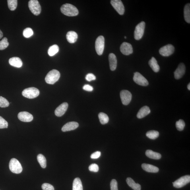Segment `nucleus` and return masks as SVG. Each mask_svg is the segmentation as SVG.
Listing matches in <instances>:
<instances>
[{
    "label": "nucleus",
    "mask_w": 190,
    "mask_h": 190,
    "mask_svg": "<svg viewBox=\"0 0 190 190\" xmlns=\"http://www.w3.org/2000/svg\"><path fill=\"white\" fill-rule=\"evenodd\" d=\"M190 182V176L189 175H185L177 179L173 183V187L177 188L182 187L189 183Z\"/></svg>",
    "instance_id": "8"
},
{
    "label": "nucleus",
    "mask_w": 190,
    "mask_h": 190,
    "mask_svg": "<svg viewBox=\"0 0 190 190\" xmlns=\"http://www.w3.org/2000/svg\"><path fill=\"white\" fill-rule=\"evenodd\" d=\"M126 181H127V183L129 186L131 187L134 190H141V185L139 184L136 183L133 179L130 177H128Z\"/></svg>",
    "instance_id": "25"
},
{
    "label": "nucleus",
    "mask_w": 190,
    "mask_h": 190,
    "mask_svg": "<svg viewBox=\"0 0 190 190\" xmlns=\"http://www.w3.org/2000/svg\"><path fill=\"white\" fill-rule=\"evenodd\" d=\"M105 46V39L103 36H99L95 43V48L97 54L99 55H102L104 51Z\"/></svg>",
    "instance_id": "7"
},
{
    "label": "nucleus",
    "mask_w": 190,
    "mask_h": 190,
    "mask_svg": "<svg viewBox=\"0 0 190 190\" xmlns=\"http://www.w3.org/2000/svg\"><path fill=\"white\" fill-rule=\"evenodd\" d=\"M100 122L102 124L104 125L108 123L109 118L106 114L103 112H100L98 115Z\"/></svg>",
    "instance_id": "30"
},
{
    "label": "nucleus",
    "mask_w": 190,
    "mask_h": 190,
    "mask_svg": "<svg viewBox=\"0 0 190 190\" xmlns=\"http://www.w3.org/2000/svg\"><path fill=\"white\" fill-rule=\"evenodd\" d=\"M146 155L148 158L154 160H159L161 158V155L159 153L152 151V150H146Z\"/></svg>",
    "instance_id": "24"
},
{
    "label": "nucleus",
    "mask_w": 190,
    "mask_h": 190,
    "mask_svg": "<svg viewBox=\"0 0 190 190\" xmlns=\"http://www.w3.org/2000/svg\"><path fill=\"white\" fill-rule=\"evenodd\" d=\"M68 106H69V104L67 103H62L56 109L55 111V115L58 117L63 116L66 112Z\"/></svg>",
    "instance_id": "14"
},
{
    "label": "nucleus",
    "mask_w": 190,
    "mask_h": 190,
    "mask_svg": "<svg viewBox=\"0 0 190 190\" xmlns=\"http://www.w3.org/2000/svg\"><path fill=\"white\" fill-rule=\"evenodd\" d=\"M18 118L20 120L25 122H29L33 119V116L30 113L26 111L21 112L18 113Z\"/></svg>",
    "instance_id": "15"
},
{
    "label": "nucleus",
    "mask_w": 190,
    "mask_h": 190,
    "mask_svg": "<svg viewBox=\"0 0 190 190\" xmlns=\"http://www.w3.org/2000/svg\"><path fill=\"white\" fill-rule=\"evenodd\" d=\"M127 38V37L125 36V38L126 39Z\"/></svg>",
    "instance_id": "46"
},
{
    "label": "nucleus",
    "mask_w": 190,
    "mask_h": 190,
    "mask_svg": "<svg viewBox=\"0 0 190 190\" xmlns=\"http://www.w3.org/2000/svg\"><path fill=\"white\" fill-rule=\"evenodd\" d=\"M142 167L144 170L148 172L156 173L158 172L159 170L158 167L150 164H142Z\"/></svg>",
    "instance_id": "20"
},
{
    "label": "nucleus",
    "mask_w": 190,
    "mask_h": 190,
    "mask_svg": "<svg viewBox=\"0 0 190 190\" xmlns=\"http://www.w3.org/2000/svg\"><path fill=\"white\" fill-rule=\"evenodd\" d=\"M72 190H83L82 182L79 178H76L74 179Z\"/></svg>",
    "instance_id": "27"
},
{
    "label": "nucleus",
    "mask_w": 190,
    "mask_h": 190,
    "mask_svg": "<svg viewBox=\"0 0 190 190\" xmlns=\"http://www.w3.org/2000/svg\"><path fill=\"white\" fill-rule=\"evenodd\" d=\"M109 59L110 69L114 71L116 69L117 67V60L116 56L114 54L110 53L109 55Z\"/></svg>",
    "instance_id": "18"
},
{
    "label": "nucleus",
    "mask_w": 190,
    "mask_h": 190,
    "mask_svg": "<svg viewBox=\"0 0 190 190\" xmlns=\"http://www.w3.org/2000/svg\"><path fill=\"white\" fill-rule=\"evenodd\" d=\"M185 72V66L184 63H181L174 72V77L175 79L178 80L182 77Z\"/></svg>",
    "instance_id": "16"
},
{
    "label": "nucleus",
    "mask_w": 190,
    "mask_h": 190,
    "mask_svg": "<svg viewBox=\"0 0 190 190\" xmlns=\"http://www.w3.org/2000/svg\"><path fill=\"white\" fill-rule=\"evenodd\" d=\"M86 79L88 81H91L96 79V77L93 74L89 73L86 76Z\"/></svg>",
    "instance_id": "41"
},
{
    "label": "nucleus",
    "mask_w": 190,
    "mask_h": 190,
    "mask_svg": "<svg viewBox=\"0 0 190 190\" xmlns=\"http://www.w3.org/2000/svg\"><path fill=\"white\" fill-rule=\"evenodd\" d=\"M185 126V123L183 120L180 119L177 121L176 123V127L178 130L182 131L184 129Z\"/></svg>",
    "instance_id": "34"
},
{
    "label": "nucleus",
    "mask_w": 190,
    "mask_h": 190,
    "mask_svg": "<svg viewBox=\"0 0 190 190\" xmlns=\"http://www.w3.org/2000/svg\"><path fill=\"white\" fill-rule=\"evenodd\" d=\"M60 74L59 71L56 69H53L47 74L45 80L46 83L49 84H54L56 82L58 81Z\"/></svg>",
    "instance_id": "2"
},
{
    "label": "nucleus",
    "mask_w": 190,
    "mask_h": 190,
    "mask_svg": "<svg viewBox=\"0 0 190 190\" xmlns=\"http://www.w3.org/2000/svg\"><path fill=\"white\" fill-rule=\"evenodd\" d=\"M42 188L43 190H54V188L52 185L47 183H43Z\"/></svg>",
    "instance_id": "38"
},
{
    "label": "nucleus",
    "mask_w": 190,
    "mask_h": 190,
    "mask_svg": "<svg viewBox=\"0 0 190 190\" xmlns=\"http://www.w3.org/2000/svg\"><path fill=\"white\" fill-rule=\"evenodd\" d=\"M149 65L154 72L157 73L158 72L160 69L159 66L158 65V62L156 60L154 57H152L149 61Z\"/></svg>",
    "instance_id": "23"
},
{
    "label": "nucleus",
    "mask_w": 190,
    "mask_h": 190,
    "mask_svg": "<svg viewBox=\"0 0 190 190\" xmlns=\"http://www.w3.org/2000/svg\"><path fill=\"white\" fill-rule=\"evenodd\" d=\"M159 133L156 131H149L146 133V136L150 139H155L158 137Z\"/></svg>",
    "instance_id": "31"
},
{
    "label": "nucleus",
    "mask_w": 190,
    "mask_h": 190,
    "mask_svg": "<svg viewBox=\"0 0 190 190\" xmlns=\"http://www.w3.org/2000/svg\"><path fill=\"white\" fill-rule=\"evenodd\" d=\"M120 97L121 102L123 105H127L131 102L132 95L129 91L126 90H121L120 93Z\"/></svg>",
    "instance_id": "12"
},
{
    "label": "nucleus",
    "mask_w": 190,
    "mask_h": 190,
    "mask_svg": "<svg viewBox=\"0 0 190 190\" xmlns=\"http://www.w3.org/2000/svg\"><path fill=\"white\" fill-rule=\"evenodd\" d=\"M61 11L65 15L70 17L77 16L78 14L77 8L70 4H66L62 6Z\"/></svg>",
    "instance_id": "1"
},
{
    "label": "nucleus",
    "mask_w": 190,
    "mask_h": 190,
    "mask_svg": "<svg viewBox=\"0 0 190 190\" xmlns=\"http://www.w3.org/2000/svg\"><path fill=\"white\" fill-rule=\"evenodd\" d=\"M111 190H118L117 181L115 179H113L110 183Z\"/></svg>",
    "instance_id": "40"
},
{
    "label": "nucleus",
    "mask_w": 190,
    "mask_h": 190,
    "mask_svg": "<svg viewBox=\"0 0 190 190\" xmlns=\"http://www.w3.org/2000/svg\"><path fill=\"white\" fill-rule=\"evenodd\" d=\"M9 45V43L8 42V39L6 38H4L0 41V50H5Z\"/></svg>",
    "instance_id": "33"
},
{
    "label": "nucleus",
    "mask_w": 190,
    "mask_h": 190,
    "mask_svg": "<svg viewBox=\"0 0 190 190\" xmlns=\"http://www.w3.org/2000/svg\"><path fill=\"white\" fill-rule=\"evenodd\" d=\"M187 88H188V90H190V83L188 84V85L187 86Z\"/></svg>",
    "instance_id": "45"
},
{
    "label": "nucleus",
    "mask_w": 190,
    "mask_h": 190,
    "mask_svg": "<svg viewBox=\"0 0 190 190\" xmlns=\"http://www.w3.org/2000/svg\"><path fill=\"white\" fill-rule=\"evenodd\" d=\"M9 63L12 66L17 68H20L23 65L21 60L18 57L11 58L9 60Z\"/></svg>",
    "instance_id": "21"
},
{
    "label": "nucleus",
    "mask_w": 190,
    "mask_h": 190,
    "mask_svg": "<svg viewBox=\"0 0 190 190\" xmlns=\"http://www.w3.org/2000/svg\"><path fill=\"white\" fill-rule=\"evenodd\" d=\"M79 126L78 124L75 121L69 122L65 124L62 128L63 132H66L73 130L77 129Z\"/></svg>",
    "instance_id": "17"
},
{
    "label": "nucleus",
    "mask_w": 190,
    "mask_h": 190,
    "mask_svg": "<svg viewBox=\"0 0 190 190\" xmlns=\"http://www.w3.org/2000/svg\"><path fill=\"white\" fill-rule=\"evenodd\" d=\"M8 126V122L3 117L0 116V129L7 128Z\"/></svg>",
    "instance_id": "37"
},
{
    "label": "nucleus",
    "mask_w": 190,
    "mask_h": 190,
    "mask_svg": "<svg viewBox=\"0 0 190 190\" xmlns=\"http://www.w3.org/2000/svg\"><path fill=\"white\" fill-rule=\"evenodd\" d=\"M83 90L88 92H92L93 90V87L89 84H85L83 87Z\"/></svg>",
    "instance_id": "43"
},
{
    "label": "nucleus",
    "mask_w": 190,
    "mask_h": 190,
    "mask_svg": "<svg viewBox=\"0 0 190 190\" xmlns=\"http://www.w3.org/2000/svg\"><path fill=\"white\" fill-rule=\"evenodd\" d=\"M111 5L119 14L122 15L124 13L125 8L121 0H112Z\"/></svg>",
    "instance_id": "11"
},
{
    "label": "nucleus",
    "mask_w": 190,
    "mask_h": 190,
    "mask_svg": "<svg viewBox=\"0 0 190 190\" xmlns=\"http://www.w3.org/2000/svg\"><path fill=\"white\" fill-rule=\"evenodd\" d=\"M184 15L185 21L188 23H190V4H187L184 9Z\"/></svg>",
    "instance_id": "26"
},
{
    "label": "nucleus",
    "mask_w": 190,
    "mask_h": 190,
    "mask_svg": "<svg viewBox=\"0 0 190 190\" xmlns=\"http://www.w3.org/2000/svg\"><path fill=\"white\" fill-rule=\"evenodd\" d=\"M40 91L35 87H31L24 89L22 92L23 96L29 99H34L40 94Z\"/></svg>",
    "instance_id": "3"
},
{
    "label": "nucleus",
    "mask_w": 190,
    "mask_h": 190,
    "mask_svg": "<svg viewBox=\"0 0 190 190\" xmlns=\"http://www.w3.org/2000/svg\"><path fill=\"white\" fill-rule=\"evenodd\" d=\"M150 113L149 107L148 106H144L140 109L137 114L138 118L141 119L145 117Z\"/></svg>",
    "instance_id": "19"
},
{
    "label": "nucleus",
    "mask_w": 190,
    "mask_h": 190,
    "mask_svg": "<svg viewBox=\"0 0 190 190\" xmlns=\"http://www.w3.org/2000/svg\"><path fill=\"white\" fill-rule=\"evenodd\" d=\"M10 103L5 98L0 96V107H6L9 106Z\"/></svg>",
    "instance_id": "36"
},
{
    "label": "nucleus",
    "mask_w": 190,
    "mask_h": 190,
    "mask_svg": "<svg viewBox=\"0 0 190 190\" xmlns=\"http://www.w3.org/2000/svg\"><path fill=\"white\" fill-rule=\"evenodd\" d=\"M146 26L145 22L142 21L136 26L134 32V38L136 40H139L143 36Z\"/></svg>",
    "instance_id": "6"
},
{
    "label": "nucleus",
    "mask_w": 190,
    "mask_h": 190,
    "mask_svg": "<svg viewBox=\"0 0 190 190\" xmlns=\"http://www.w3.org/2000/svg\"><path fill=\"white\" fill-rule=\"evenodd\" d=\"M174 51V46L172 44H168L161 48L159 51L162 56L169 57L172 55Z\"/></svg>",
    "instance_id": "10"
},
{
    "label": "nucleus",
    "mask_w": 190,
    "mask_h": 190,
    "mask_svg": "<svg viewBox=\"0 0 190 190\" xmlns=\"http://www.w3.org/2000/svg\"><path fill=\"white\" fill-rule=\"evenodd\" d=\"M120 51L123 54L129 55L133 52V48L131 44L127 42H124L121 45Z\"/></svg>",
    "instance_id": "13"
},
{
    "label": "nucleus",
    "mask_w": 190,
    "mask_h": 190,
    "mask_svg": "<svg viewBox=\"0 0 190 190\" xmlns=\"http://www.w3.org/2000/svg\"><path fill=\"white\" fill-rule=\"evenodd\" d=\"M99 169L98 165L96 164H92L89 167V170L92 172H97L99 171Z\"/></svg>",
    "instance_id": "39"
},
{
    "label": "nucleus",
    "mask_w": 190,
    "mask_h": 190,
    "mask_svg": "<svg viewBox=\"0 0 190 190\" xmlns=\"http://www.w3.org/2000/svg\"><path fill=\"white\" fill-rule=\"evenodd\" d=\"M66 38L68 42L71 43H74L77 40L78 34L74 31H70L67 32Z\"/></svg>",
    "instance_id": "22"
},
{
    "label": "nucleus",
    "mask_w": 190,
    "mask_h": 190,
    "mask_svg": "<svg viewBox=\"0 0 190 190\" xmlns=\"http://www.w3.org/2000/svg\"><path fill=\"white\" fill-rule=\"evenodd\" d=\"M8 7L11 11H14L17 6L18 1L17 0H8L7 1Z\"/></svg>",
    "instance_id": "32"
},
{
    "label": "nucleus",
    "mask_w": 190,
    "mask_h": 190,
    "mask_svg": "<svg viewBox=\"0 0 190 190\" xmlns=\"http://www.w3.org/2000/svg\"><path fill=\"white\" fill-rule=\"evenodd\" d=\"M10 170L12 172L18 174L22 172V167L19 161L15 158L11 159L9 164Z\"/></svg>",
    "instance_id": "4"
},
{
    "label": "nucleus",
    "mask_w": 190,
    "mask_h": 190,
    "mask_svg": "<svg viewBox=\"0 0 190 190\" xmlns=\"http://www.w3.org/2000/svg\"><path fill=\"white\" fill-rule=\"evenodd\" d=\"M59 50V47L57 45H53L49 47L48 53L50 56L52 57L58 52Z\"/></svg>",
    "instance_id": "28"
},
{
    "label": "nucleus",
    "mask_w": 190,
    "mask_h": 190,
    "mask_svg": "<svg viewBox=\"0 0 190 190\" xmlns=\"http://www.w3.org/2000/svg\"><path fill=\"white\" fill-rule=\"evenodd\" d=\"M34 34V32L32 29L30 28H26L24 30L23 35L25 38H28L32 36Z\"/></svg>",
    "instance_id": "35"
},
{
    "label": "nucleus",
    "mask_w": 190,
    "mask_h": 190,
    "mask_svg": "<svg viewBox=\"0 0 190 190\" xmlns=\"http://www.w3.org/2000/svg\"><path fill=\"white\" fill-rule=\"evenodd\" d=\"M3 33L2 32L1 30H0V39L3 38Z\"/></svg>",
    "instance_id": "44"
},
{
    "label": "nucleus",
    "mask_w": 190,
    "mask_h": 190,
    "mask_svg": "<svg viewBox=\"0 0 190 190\" xmlns=\"http://www.w3.org/2000/svg\"><path fill=\"white\" fill-rule=\"evenodd\" d=\"M28 6L30 11L35 15L38 16L41 13V8L40 3L37 0H30Z\"/></svg>",
    "instance_id": "5"
},
{
    "label": "nucleus",
    "mask_w": 190,
    "mask_h": 190,
    "mask_svg": "<svg viewBox=\"0 0 190 190\" xmlns=\"http://www.w3.org/2000/svg\"><path fill=\"white\" fill-rule=\"evenodd\" d=\"M101 154V153L100 152H96L91 155L90 158L92 159H97L100 156Z\"/></svg>",
    "instance_id": "42"
},
{
    "label": "nucleus",
    "mask_w": 190,
    "mask_h": 190,
    "mask_svg": "<svg viewBox=\"0 0 190 190\" xmlns=\"http://www.w3.org/2000/svg\"><path fill=\"white\" fill-rule=\"evenodd\" d=\"M37 160L43 168H45L47 166V161L44 156L43 155L40 154L37 156Z\"/></svg>",
    "instance_id": "29"
},
{
    "label": "nucleus",
    "mask_w": 190,
    "mask_h": 190,
    "mask_svg": "<svg viewBox=\"0 0 190 190\" xmlns=\"http://www.w3.org/2000/svg\"><path fill=\"white\" fill-rule=\"evenodd\" d=\"M133 80L134 82L138 85L143 86L148 85V80L139 72H136L134 73Z\"/></svg>",
    "instance_id": "9"
}]
</instances>
